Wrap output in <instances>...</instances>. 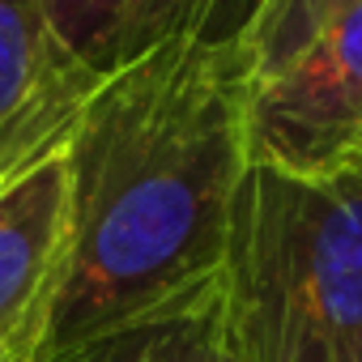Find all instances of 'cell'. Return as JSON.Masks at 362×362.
Returning a JSON list of instances; mask_svg holds the SVG:
<instances>
[{"label":"cell","instance_id":"obj_4","mask_svg":"<svg viewBox=\"0 0 362 362\" xmlns=\"http://www.w3.org/2000/svg\"><path fill=\"white\" fill-rule=\"evenodd\" d=\"M98 81L52 30L43 0H0V192L64 153Z\"/></svg>","mask_w":362,"mask_h":362},{"label":"cell","instance_id":"obj_2","mask_svg":"<svg viewBox=\"0 0 362 362\" xmlns=\"http://www.w3.org/2000/svg\"><path fill=\"white\" fill-rule=\"evenodd\" d=\"M222 303L235 362H349L362 341V158L324 179L247 166Z\"/></svg>","mask_w":362,"mask_h":362},{"label":"cell","instance_id":"obj_8","mask_svg":"<svg viewBox=\"0 0 362 362\" xmlns=\"http://www.w3.org/2000/svg\"><path fill=\"white\" fill-rule=\"evenodd\" d=\"M354 5L358 0H260V9L239 43L247 47L252 69L264 73V69L281 64L286 56H294L311 35H320L332 18H341Z\"/></svg>","mask_w":362,"mask_h":362},{"label":"cell","instance_id":"obj_7","mask_svg":"<svg viewBox=\"0 0 362 362\" xmlns=\"http://www.w3.org/2000/svg\"><path fill=\"white\" fill-rule=\"evenodd\" d=\"M52 362H235L222 281L158 315L81 341Z\"/></svg>","mask_w":362,"mask_h":362},{"label":"cell","instance_id":"obj_6","mask_svg":"<svg viewBox=\"0 0 362 362\" xmlns=\"http://www.w3.org/2000/svg\"><path fill=\"white\" fill-rule=\"evenodd\" d=\"M260 0H43L64 47L98 77L170 43L243 39Z\"/></svg>","mask_w":362,"mask_h":362},{"label":"cell","instance_id":"obj_9","mask_svg":"<svg viewBox=\"0 0 362 362\" xmlns=\"http://www.w3.org/2000/svg\"><path fill=\"white\" fill-rule=\"evenodd\" d=\"M349 362H362V341H358V349L349 354Z\"/></svg>","mask_w":362,"mask_h":362},{"label":"cell","instance_id":"obj_5","mask_svg":"<svg viewBox=\"0 0 362 362\" xmlns=\"http://www.w3.org/2000/svg\"><path fill=\"white\" fill-rule=\"evenodd\" d=\"M69 247V162L47 158L0 192V362H43Z\"/></svg>","mask_w":362,"mask_h":362},{"label":"cell","instance_id":"obj_1","mask_svg":"<svg viewBox=\"0 0 362 362\" xmlns=\"http://www.w3.org/2000/svg\"><path fill=\"white\" fill-rule=\"evenodd\" d=\"M252 56L170 43L107 73L69 145V247L43 362L222 281L252 166Z\"/></svg>","mask_w":362,"mask_h":362},{"label":"cell","instance_id":"obj_3","mask_svg":"<svg viewBox=\"0 0 362 362\" xmlns=\"http://www.w3.org/2000/svg\"><path fill=\"white\" fill-rule=\"evenodd\" d=\"M247 153L252 166L294 179H324L362 158V0L252 77Z\"/></svg>","mask_w":362,"mask_h":362}]
</instances>
